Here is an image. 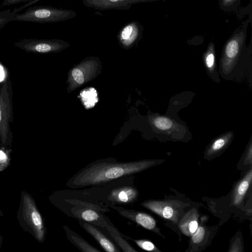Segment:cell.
Returning a JSON list of instances; mask_svg holds the SVG:
<instances>
[{"label": "cell", "instance_id": "1", "mask_svg": "<svg viewBox=\"0 0 252 252\" xmlns=\"http://www.w3.org/2000/svg\"><path fill=\"white\" fill-rule=\"evenodd\" d=\"M159 162L156 159L120 162L114 158L97 159L75 173L65 185L71 189L101 186L118 178L139 173Z\"/></svg>", "mask_w": 252, "mask_h": 252}, {"label": "cell", "instance_id": "2", "mask_svg": "<svg viewBox=\"0 0 252 252\" xmlns=\"http://www.w3.org/2000/svg\"><path fill=\"white\" fill-rule=\"evenodd\" d=\"M134 178L133 175L122 177L89 189L59 190L54 192L50 199L57 207L63 205L76 206L93 209L104 213L110 212L106 199L110 190L122 185L133 184Z\"/></svg>", "mask_w": 252, "mask_h": 252}, {"label": "cell", "instance_id": "3", "mask_svg": "<svg viewBox=\"0 0 252 252\" xmlns=\"http://www.w3.org/2000/svg\"><path fill=\"white\" fill-rule=\"evenodd\" d=\"M76 15V12L71 9L51 6H34L29 7L23 13L15 14L13 21L56 23L71 19Z\"/></svg>", "mask_w": 252, "mask_h": 252}, {"label": "cell", "instance_id": "4", "mask_svg": "<svg viewBox=\"0 0 252 252\" xmlns=\"http://www.w3.org/2000/svg\"><path fill=\"white\" fill-rule=\"evenodd\" d=\"M12 81L8 76L0 87V140L2 145L11 143L12 132L10 123L13 121Z\"/></svg>", "mask_w": 252, "mask_h": 252}, {"label": "cell", "instance_id": "5", "mask_svg": "<svg viewBox=\"0 0 252 252\" xmlns=\"http://www.w3.org/2000/svg\"><path fill=\"white\" fill-rule=\"evenodd\" d=\"M244 40L243 33L237 34L225 45L220 62V70L224 77H230L236 70Z\"/></svg>", "mask_w": 252, "mask_h": 252}, {"label": "cell", "instance_id": "6", "mask_svg": "<svg viewBox=\"0 0 252 252\" xmlns=\"http://www.w3.org/2000/svg\"><path fill=\"white\" fill-rule=\"evenodd\" d=\"M14 46L27 52L45 54L61 51L69 44L59 39L25 38L15 42Z\"/></svg>", "mask_w": 252, "mask_h": 252}, {"label": "cell", "instance_id": "7", "mask_svg": "<svg viewBox=\"0 0 252 252\" xmlns=\"http://www.w3.org/2000/svg\"><path fill=\"white\" fill-rule=\"evenodd\" d=\"M68 217L90 223L102 229H105L103 212L96 210L76 206L63 205L57 207Z\"/></svg>", "mask_w": 252, "mask_h": 252}, {"label": "cell", "instance_id": "8", "mask_svg": "<svg viewBox=\"0 0 252 252\" xmlns=\"http://www.w3.org/2000/svg\"><path fill=\"white\" fill-rule=\"evenodd\" d=\"M139 191L133 184L122 185L112 188L108 193L106 199L109 204L128 205L136 202Z\"/></svg>", "mask_w": 252, "mask_h": 252}, {"label": "cell", "instance_id": "9", "mask_svg": "<svg viewBox=\"0 0 252 252\" xmlns=\"http://www.w3.org/2000/svg\"><path fill=\"white\" fill-rule=\"evenodd\" d=\"M109 207L117 211L122 217L143 228L156 233L159 232L155 220L147 213L133 209H126L119 205L111 204Z\"/></svg>", "mask_w": 252, "mask_h": 252}, {"label": "cell", "instance_id": "10", "mask_svg": "<svg viewBox=\"0 0 252 252\" xmlns=\"http://www.w3.org/2000/svg\"><path fill=\"white\" fill-rule=\"evenodd\" d=\"M157 0H81L87 7L95 10H128L132 5Z\"/></svg>", "mask_w": 252, "mask_h": 252}, {"label": "cell", "instance_id": "11", "mask_svg": "<svg viewBox=\"0 0 252 252\" xmlns=\"http://www.w3.org/2000/svg\"><path fill=\"white\" fill-rule=\"evenodd\" d=\"M142 30V27L137 21L127 23L122 27L117 35L120 44L126 49L132 47L140 38Z\"/></svg>", "mask_w": 252, "mask_h": 252}, {"label": "cell", "instance_id": "12", "mask_svg": "<svg viewBox=\"0 0 252 252\" xmlns=\"http://www.w3.org/2000/svg\"><path fill=\"white\" fill-rule=\"evenodd\" d=\"M141 205L165 219L174 221L178 220L177 205L173 202L149 200L142 202Z\"/></svg>", "mask_w": 252, "mask_h": 252}, {"label": "cell", "instance_id": "13", "mask_svg": "<svg viewBox=\"0 0 252 252\" xmlns=\"http://www.w3.org/2000/svg\"><path fill=\"white\" fill-rule=\"evenodd\" d=\"M80 225L107 252H121L122 251L112 241L109 237L106 236L98 227L83 220H78Z\"/></svg>", "mask_w": 252, "mask_h": 252}, {"label": "cell", "instance_id": "14", "mask_svg": "<svg viewBox=\"0 0 252 252\" xmlns=\"http://www.w3.org/2000/svg\"><path fill=\"white\" fill-rule=\"evenodd\" d=\"M151 123L158 131L174 135L185 131V127L170 117L157 114L151 118Z\"/></svg>", "mask_w": 252, "mask_h": 252}, {"label": "cell", "instance_id": "15", "mask_svg": "<svg viewBox=\"0 0 252 252\" xmlns=\"http://www.w3.org/2000/svg\"><path fill=\"white\" fill-rule=\"evenodd\" d=\"M102 216L105 230L121 251L123 252H137L124 237V234L117 229L104 213L102 214Z\"/></svg>", "mask_w": 252, "mask_h": 252}, {"label": "cell", "instance_id": "16", "mask_svg": "<svg viewBox=\"0 0 252 252\" xmlns=\"http://www.w3.org/2000/svg\"><path fill=\"white\" fill-rule=\"evenodd\" d=\"M233 131H227L214 139L206 151V156L211 157L223 152L231 143L233 138Z\"/></svg>", "mask_w": 252, "mask_h": 252}, {"label": "cell", "instance_id": "17", "mask_svg": "<svg viewBox=\"0 0 252 252\" xmlns=\"http://www.w3.org/2000/svg\"><path fill=\"white\" fill-rule=\"evenodd\" d=\"M66 237L68 241L74 246L82 252H100V250L97 249L91 245L86 240L75 231L71 230L68 226H63Z\"/></svg>", "mask_w": 252, "mask_h": 252}, {"label": "cell", "instance_id": "18", "mask_svg": "<svg viewBox=\"0 0 252 252\" xmlns=\"http://www.w3.org/2000/svg\"><path fill=\"white\" fill-rule=\"evenodd\" d=\"M252 178V168L244 178L236 186L232 194V203L234 205H239L243 202L246 193L251 185Z\"/></svg>", "mask_w": 252, "mask_h": 252}, {"label": "cell", "instance_id": "19", "mask_svg": "<svg viewBox=\"0 0 252 252\" xmlns=\"http://www.w3.org/2000/svg\"><path fill=\"white\" fill-rule=\"evenodd\" d=\"M203 62L205 67L209 75L216 82L220 81L217 70L216 63L215 46L211 43L203 55Z\"/></svg>", "mask_w": 252, "mask_h": 252}, {"label": "cell", "instance_id": "20", "mask_svg": "<svg viewBox=\"0 0 252 252\" xmlns=\"http://www.w3.org/2000/svg\"><path fill=\"white\" fill-rule=\"evenodd\" d=\"M198 214L194 209L191 210L183 218L179 227L182 232L188 236H191L198 227Z\"/></svg>", "mask_w": 252, "mask_h": 252}, {"label": "cell", "instance_id": "21", "mask_svg": "<svg viewBox=\"0 0 252 252\" xmlns=\"http://www.w3.org/2000/svg\"><path fill=\"white\" fill-rule=\"evenodd\" d=\"M126 240H130L135 243L141 249L149 252H160L151 241L147 239H134L124 234Z\"/></svg>", "mask_w": 252, "mask_h": 252}, {"label": "cell", "instance_id": "22", "mask_svg": "<svg viewBox=\"0 0 252 252\" xmlns=\"http://www.w3.org/2000/svg\"><path fill=\"white\" fill-rule=\"evenodd\" d=\"M37 0H3L0 5V7L10 6L21 2H27L24 5L18 8H15L13 10V11L16 14L24 8H25L29 6L30 5L37 2Z\"/></svg>", "mask_w": 252, "mask_h": 252}, {"label": "cell", "instance_id": "23", "mask_svg": "<svg viewBox=\"0 0 252 252\" xmlns=\"http://www.w3.org/2000/svg\"><path fill=\"white\" fill-rule=\"evenodd\" d=\"M15 14L13 10L10 9L0 11V29L7 23L13 21Z\"/></svg>", "mask_w": 252, "mask_h": 252}, {"label": "cell", "instance_id": "24", "mask_svg": "<svg viewBox=\"0 0 252 252\" xmlns=\"http://www.w3.org/2000/svg\"><path fill=\"white\" fill-rule=\"evenodd\" d=\"M205 234V228L198 226L195 232L191 235V240L193 243L198 244L203 239Z\"/></svg>", "mask_w": 252, "mask_h": 252}, {"label": "cell", "instance_id": "25", "mask_svg": "<svg viewBox=\"0 0 252 252\" xmlns=\"http://www.w3.org/2000/svg\"><path fill=\"white\" fill-rule=\"evenodd\" d=\"M71 73L74 80L77 83L82 85L84 83L85 76L80 69L79 68H74Z\"/></svg>", "mask_w": 252, "mask_h": 252}, {"label": "cell", "instance_id": "26", "mask_svg": "<svg viewBox=\"0 0 252 252\" xmlns=\"http://www.w3.org/2000/svg\"><path fill=\"white\" fill-rule=\"evenodd\" d=\"M252 142L251 141L246 156L247 161H249L250 163L252 162Z\"/></svg>", "mask_w": 252, "mask_h": 252}, {"label": "cell", "instance_id": "27", "mask_svg": "<svg viewBox=\"0 0 252 252\" xmlns=\"http://www.w3.org/2000/svg\"><path fill=\"white\" fill-rule=\"evenodd\" d=\"M6 158V157L5 153L2 151H0V161L2 162L4 161Z\"/></svg>", "mask_w": 252, "mask_h": 252}, {"label": "cell", "instance_id": "28", "mask_svg": "<svg viewBox=\"0 0 252 252\" xmlns=\"http://www.w3.org/2000/svg\"><path fill=\"white\" fill-rule=\"evenodd\" d=\"M235 0H222V3L224 5H228L232 3Z\"/></svg>", "mask_w": 252, "mask_h": 252}]
</instances>
